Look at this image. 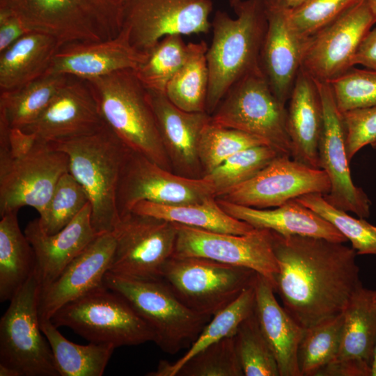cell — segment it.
<instances>
[{"label":"cell","instance_id":"1","mask_svg":"<svg viewBox=\"0 0 376 376\" xmlns=\"http://www.w3.org/2000/svg\"><path fill=\"white\" fill-rule=\"evenodd\" d=\"M279 265L274 292L304 329L343 312L362 285L356 251L326 239L272 231Z\"/></svg>","mask_w":376,"mask_h":376},{"label":"cell","instance_id":"2","mask_svg":"<svg viewBox=\"0 0 376 376\" xmlns=\"http://www.w3.org/2000/svg\"><path fill=\"white\" fill-rule=\"evenodd\" d=\"M233 10L235 18L217 10L211 21L212 40L206 54L210 115L235 83L261 71L260 56L267 28L265 0H242Z\"/></svg>","mask_w":376,"mask_h":376},{"label":"cell","instance_id":"3","mask_svg":"<svg viewBox=\"0 0 376 376\" xmlns=\"http://www.w3.org/2000/svg\"><path fill=\"white\" fill-rule=\"evenodd\" d=\"M48 143L68 155L69 172L87 195L96 233H112L119 219L118 180L130 149L107 124L94 134Z\"/></svg>","mask_w":376,"mask_h":376},{"label":"cell","instance_id":"4","mask_svg":"<svg viewBox=\"0 0 376 376\" xmlns=\"http://www.w3.org/2000/svg\"><path fill=\"white\" fill-rule=\"evenodd\" d=\"M103 120L131 150L171 171L148 90L133 69L88 80Z\"/></svg>","mask_w":376,"mask_h":376},{"label":"cell","instance_id":"5","mask_svg":"<svg viewBox=\"0 0 376 376\" xmlns=\"http://www.w3.org/2000/svg\"><path fill=\"white\" fill-rule=\"evenodd\" d=\"M31 31L56 38L61 45L113 38L121 31V0H5Z\"/></svg>","mask_w":376,"mask_h":376},{"label":"cell","instance_id":"6","mask_svg":"<svg viewBox=\"0 0 376 376\" xmlns=\"http://www.w3.org/2000/svg\"><path fill=\"white\" fill-rule=\"evenodd\" d=\"M104 285L122 295L152 331L154 343L174 354L191 345L212 317L185 305L161 279H137L107 272Z\"/></svg>","mask_w":376,"mask_h":376},{"label":"cell","instance_id":"7","mask_svg":"<svg viewBox=\"0 0 376 376\" xmlns=\"http://www.w3.org/2000/svg\"><path fill=\"white\" fill-rule=\"evenodd\" d=\"M89 343L116 348L154 342L152 331L130 304L105 285L61 307L51 318Z\"/></svg>","mask_w":376,"mask_h":376},{"label":"cell","instance_id":"8","mask_svg":"<svg viewBox=\"0 0 376 376\" xmlns=\"http://www.w3.org/2000/svg\"><path fill=\"white\" fill-rule=\"evenodd\" d=\"M40 289L35 271L9 301L0 320V365L11 368L19 376H59L40 328Z\"/></svg>","mask_w":376,"mask_h":376},{"label":"cell","instance_id":"9","mask_svg":"<svg viewBox=\"0 0 376 376\" xmlns=\"http://www.w3.org/2000/svg\"><path fill=\"white\" fill-rule=\"evenodd\" d=\"M258 273L198 257H171L162 279L190 309L212 317L255 283Z\"/></svg>","mask_w":376,"mask_h":376},{"label":"cell","instance_id":"10","mask_svg":"<svg viewBox=\"0 0 376 376\" xmlns=\"http://www.w3.org/2000/svg\"><path fill=\"white\" fill-rule=\"evenodd\" d=\"M286 113L260 71L235 83L210 116L213 124L256 136L279 155L291 157Z\"/></svg>","mask_w":376,"mask_h":376},{"label":"cell","instance_id":"11","mask_svg":"<svg viewBox=\"0 0 376 376\" xmlns=\"http://www.w3.org/2000/svg\"><path fill=\"white\" fill-rule=\"evenodd\" d=\"M112 233L116 247L109 272L137 279H162L175 249L173 223L131 211L119 216Z\"/></svg>","mask_w":376,"mask_h":376},{"label":"cell","instance_id":"12","mask_svg":"<svg viewBox=\"0 0 376 376\" xmlns=\"http://www.w3.org/2000/svg\"><path fill=\"white\" fill-rule=\"evenodd\" d=\"M174 257H198L253 269L274 286L279 265L271 230L245 235L217 233L175 224Z\"/></svg>","mask_w":376,"mask_h":376},{"label":"cell","instance_id":"13","mask_svg":"<svg viewBox=\"0 0 376 376\" xmlns=\"http://www.w3.org/2000/svg\"><path fill=\"white\" fill-rule=\"evenodd\" d=\"M211 197H215L214 190L203 178L180 175L130 150L121 169L116 205L120 216L141 201L175 205Z\"/></svg>","mask_w":376,"mask_h":376},{"label":"cell","instance_id":"14","mask_svg":"<svg viewBox=\"0 0 376 376\" xmlns=\"http://www.w3.org/2000/svg\"><path fill=\"white\" fill-rule=\"evenodd\" d=\"M212 8V0H128L122 29L134 47L146 52L166 36L207 33Z\"/></svg>","mask_w":376,"mask_h":376},{"label":"cell","instance_id":"15","mask_svg":"<svg viewBox=\"0 0 376 376\" xmlns=\"http://www.w3.org/2000/svg\"><path fill=\"white\" fill-rule=\"evenodd\" d=\"M331 183L322 169L279 155L251 179L216 198L258 209L282 205L308 194H328Z\"/></svg>","mask_w":376,"mask_h":376},{"label":"cell","instance_id":"16","mask_svg":"<svg viewBox=\"0 0 376 376\" xmlns=\"http://www.w3.org/2000/svg\"><path fill=\"white\" fill-rule=\"evenodd\" d=\"M68 172V155L40 142L25 157L0 166L1 217L24 206L33 207L40 215Z\"/></svg>","mask_w":376,"mask_h":376},{"label":"cell","instance_id":"17","mask_svg":"<svg viewBox=\"0 0 376 376\" xmlns=\"http://www.w3.org/2000/svg\"><path fill=\"white\" fill-rule=\"evenodd\" d=\"M376 24L365 0L304 41L301 68L312 78L330 82L354 67L355 54Z\"/></svg>","mask_w":376,"mask_h":376},{"label":"cell","instance_id":"18","mask_svg":"<svg viewBox=\"0 0 376 376\" xmlns=\"http://www.w3.org/2000/svg\"><path fill=\"white\" fill-rule=\"evenodd\" d=\"M321 99L323 123L319 142L320 167L327 174L331 189L324 196L328 203L360 218L370 216V201L352 179L345 149L342 114L329 82L314 79Z\"/></svg>","mask_w":376,"mask_h":376},{"label":"cell","instance_id":"19","mask_svg":"<svg viewBox=\"0 0 376 376\" xmlns=\"http://www.w3.org/2000/svg\"><path fill=\"white\" fill-rule=\"evenodd\" d=\"M105 125L88 81L70 76L38 119L22 130L48 143L90 135Z\"/></svg>","mask_w":376,"mask_h":376},{"label":"cell","instance_id":"20","mask_svg":"<svg viewBox=\"0 0 376 376\" xmlns=\"http://www.w3.org/2000/svg\"><path fill=\"white\" fill-rule=\"evenodd\" d=\"M343 314L338 353L318 376H371L376 349V290L361 285Z\"/></svg>","mask_w":376,"mask_h":376},{"label":"cell","instance_id":"21","mask_svg":"<svg viewBox=\"0 0 376 376\" xmlns=\"http://www.w3.org/2000/svg\"><path fill=\"white\" fill-rule=\"evenodd\" d=\"M116 240L112 233L98 235L48 285L40 289V320H49L65 304L104 286Z\"/></svg>","mask_w":376,"mask_h":376},{"label":"cell","instance_id":"22","mask_svg":"<svg viewBox=\"0 0 376 376\" xmlns=\"http://www.w3.org/2000/svg\"><path fill=\"white\" fill-rule=\"evenodd\" d=\"M130 43L122 29L111 39L73 42L60 47L45 74L65 75L91 79L124 69H136L147 58Z\"/></svg>","mask_w":376,"mask_h":376},{"label":"cell","instance_id":"23","mask_svg":"<svg viewBox=\"0 0 376 376\" xmlns=\"http://www.w3.org/2000/svg\"><path fill=\"white\" fill-rule=\"evenodd\" d=\"M148 92L172 171L187 178H203L198 145L201 132L210 121L211 116L206 111L182 110L165 93Z\"/></svg>","mask_w":376,"mask_h":376},{"label":"cell","instance_id":"24","mask_svg":"<svg viewBox=\"0 0 376 376\" xmlns=\"http://www.w3.org/2000/svg\"><path fill=\"white\" fill-rule=\"evenodd\" d=\"M24 234L36 256V273L41 288L48 285L98 235L91 223V207L87 203L76 217L54 234H47L38 219L29 221Z\"/></svg>","mask_w":376,"mask_h":376},{"label":"cell","instance_id":"25","mask_svg":"<svg viewBox=\"0 0 376 376\" xmlns=\"http://www.w3.org/2000/svg\"><path fill=\"white\" fill-rule=\"evenodd\" d=\"M266 8L267 28L260 67L274 95L285 105L301 69L305 40L289 27L282 9Z\"/></svg>","mask_w":376,"mask_h":376},{"label":"cell","instance_id":"26","mask_svg":"<svg viewBox=\"0 0 376 376\" xmlns=\"http://www.w3.org/2000/svg\"><path fill=\"white\" fill-rule=\"evenodd\" d=\"M288 102L286 127L292 145L291 157L308 166L321 169L319 142L322 106L314 79L301 68Z\"/></svg>","mask_w":376,"mask_h":376},{"label":"cell","instance_id":"27","mask_svg":"<svg viewBox=\"0 0 376 376\" xmlns=\"http://www.w3.org/2000/svg\"><path fill=\"white\" fill-rule=\"evenodd\" d=\"M255 313L277 362L280 376H301L297 349L305 329L278 303L271 283L258 274Z\"/></svg>","mask_w":376,"mask_h":376},{"label":"cell","instance_id":"28","mask_svg":"<svg viewBox=\"0 0 376 376\" xmlns=\"http://www.w3.org/2000/svg\"><path fill=\"white\" fill-rule=\"evenodd\" d=\"M228 214L254 228H265L283 235H302L345 243L347 239L331 223L296 199L275 209H258L217 198Z\"/></svg>","mask_w":376,"mask_h":376},{"label":"cell","instance_id":"29","mask_svg":"<svg viewBox=\"0 0 376 376\" xmlns=\"http://www.w3.org/2000/svg\"><path fill=\"white\" fill-rule=\"evenodd\" d=\"M61 46L54 37L32 31L0 52V92L15 90L43 76Z\"/></svg>","mask_w":376,"mask_h":376},{"label":"cell","instance_id":"30","mask_svg":"<svg viewBox=\"0 0 376 376\" xmlns=\"http://www.w3.org/2000/svg\"><path fill=\"white\" fill-rule=\"evenodd\" d=\"M131 211L171 223L217 233L245 235L254 229L249 224L226 213L215 197L202 202L175 205L141 201Z\"/></svg>","mask_w":376,"mask_h":376},{"label":"cell","instance_id":"31","mask_svg":"<svg viewBox=\"0 0 376 376\" xmlns=\"http://www.w3.org/2000/svg\"><path fill=\"white\" fill-rule=\"evenodd\" d=\"M17 212L1 217L0 301H10L36 271V256L19 228Z\"/></svg>","mask_w":376,"mask_h":376},{"label":"cell","instance_id":"32","mask_svg":"<svg viewBox=\"0 0 376 376\" xmlns=\"http://www.w3.org/2000/svg\"><path fill=\"white\" fill-rule=\"evenodd\" d=\"M59 376H101L116 347L109 344L79 345L65 338L51 321L40 320Z\"/></svg>","mask_w":376,"mask_h":376},{"label":"cell","instance_id":"33","mask_svg":"<svg viewBox=\"0 0 376 376\" xmlns=\"http://www.w3.org/2000/svg\"><path fill=\"white\" fill-rule=\"evenodd\" d=\"M254 284L244 290L233 302L212 317L181 358L174 363L161 360L156 370L146 375L175 376L180 367L196 354L224 338L234 336L241 322L255 310Z\"/></svg>","mask_w":376,"mask_h":376},{"label":"cell","instance_id":"34","mask_svg":"<svg viewBox=\"0 0 376 376\" xmlns=\"http://www.w3.org/2000/svg\"><path fill=\"white\" fill-rule=\"evenodd\" d=\"M70 76L45 74L15 90L0 92V116L10 127L33 123Z\"/></svg>","mask_w":376,"mask_h":376},{"label":"cell","instance_id":"35","mask_svg":"<svg viewBox=\"0 0 376 376\" xmlns=\"http://www.w3.org/2000/svg\"><path fill=\"white\" fill-rule=\"evenodd\" d=\"M207 49L205 41L189 42L184 64L167 84L166 96L182 110L206 111L209 84Z\"/></svg>","mask_w":376,"mask_h":376},{"label":"cell","instance_id":"36","mask_svg":"<svg viewBox=\"0 0 376 376\" xmlns=\"http://www.w3.org/2000/svg\"><path fill=\"white\" fill-rule=\"evenodd\" d=\"M343 312L305 329L297 349L301 376H318L336 356L343 334Z\"/></svg>","mask_w":376,"mask_h":376},{"label":"cell","instance_id":"37","mask_svg":"<svg viewBox=\"0 0 376 376\" xmlns=\"http://www.w3.org/2000/svg\"><path fill=\"white\" fill-rule=\"evenodd\" d=\"M147 52V58L134 70L148 90L165 93L169 81L184 64L187 44L181 35H169L158 41Z\"/></svg>","mask_w":376,"mask_h":376},{"label":"cell","instance_id":"38","mask_svg":"<svg viewBox=\"0 0 376 376\" xmlns=\"http://www.w3.org/2000/svg\"><path fill=\"white\" fill-rule=\"evenodd\" d=\"M279 155L267 145L248 148L233 154L203 178L210 182L218 198L251 179Z\"/></svg>","mask_w":376,"mask_h":376},{"label":"cell","instance_id":"39","mask_svg":"<svg viewBox=\"0 0 376 376\" xmlns=\"http://www.w3.org/2000/svg\"><path fill=\"white\" fill-rule=\"evenodd\" d=\"M296 200L331 223L351 242L357 255H376V226L333 206L320 194H305Z\"/></svg>","mask_w":376,"mask_h":376},{"label":"cell","instance_id":"40","mask_svg":"<svg viewBox=\"0 0 376 376\" xmlns=\"http://www.w3.org/2000/svg\"><path fill=\"white\" fill-rule=\"evenodd\" d=\"M260 145L267 144L256 136L213 124L210 120L203 129L198 145V155L203 176L211 173L233 154Z\"/></svg>","mask_w":376,"mask_h":376},{"label":"cell","instance_id":"41","mask_svg":"<svg viewBox=\"0 0 376 376\" xmlns=\"http://www.w3.org/2000/svg\"><path fill=\"white\" fill-rule=\"evenodd\" d=\"M235 342L245 376H280L275 357L265 340L255 313L237 328Z\"/></svg>","mask_w":376,"mask_h":376},{"label":"cell","instance_id":"42","mask_svg":"<svg viewBox=\"0 0 376 376\" xmlns=\"http://www.w3.org/2000/svg\"><path fill=\"white\" fill-rule=\"evenodd\" d=\"M362 0H305L283 10L291 30L306 40L346 13Z\"/></svg>","mask_w":376,"mask_h":376},{"label":"cell","instance_id":"43","mask_svg":"<svg viewBox=\"0 0 376 376\" xmlns=\"http://www.w3.org/2000/svg\"><path fill=\"white\" fill-rule=\"evenodd\" d=\"M88 203L81 185L70 172L65 173L38 218L39 224L46 233L54 234L70 224Z\"/></svg>","mask_w":376,"mask_h":376},{"label":"cell","instance_id":"44","mask_svg":"<svg viewBox=\"0 0 376 376\" xmlns=\"http://www.w3.org/2000/svg\"><path fill=\"white\" fill-rule=\"evenodd\" d=\"M235 336L224 338L187 361L175 376H243Z\"/></svg>","mask_w":376,"mask_h":376},{"label":"cell","instance_id":"45","mask_svg":"<svg viewBox=\"0 0 376 376\" xmlns=\"http://www.w3.org/2000/svg\"><path fill=\"white\" fill-rule=\"evenodd\" d=\"M329 83L340 112L376 106V70L354 66Z\"/></svg>","mask_w":376,"mask_h":376},{"label":"cell","instance_id":"46","mask_svg":"<svg viewBox=\"0 0 376 376\" xmlns=\"http://www.w3.org/2000/svg\"><path fill=\"white\" fill-rule=\"evenodd\" d=\"M348 160L364 146L376 141V106L341 112Z\"/></svg>","mask_w":376,"mask_h":376},{"label":"cell","instance_id":"47","mask_svg":"<svg viewBox=\"0 0 376 376\" xmlns=\"http://www.w3.org/2000/svg\"><path fill=\"white\" fill-rule=\"evenodd\" d=\"M29 32L32 31L15 12L0 7V52Z\"/></svg>","mask_w":376,"mask_h":376},{"label":"cell","instance_id":"48","mask_svg":"<svg viewBox=\"0 0 376 376\" xmlns=\"http://www.w3.org/2000/svg\"><path fill=\"white\" fill-rule=\"evenodd\" d=\"M38 143L36 136L18 127H10L8 144L12 159H19L29 154Z\"/></svg>","mask_w":376,"mask_h":376},{"label":"cell","instance_id":"49","mask_svg":"<svg viewBox=\"0 0 376 376\" xmlns=\"http://www.w3.org/2000/svg\"><path fill=\"white\" fill-rule=\"evenodd\" d=\"M354 65L376 70V26L373 27L361 42L354 58Z\"/></svg>","mask_w":376,"mask_h":376},{"label":"cell","instance_id":"50","mask_svg":"<svg viewBox=\"0 0 376 376\" xmlns=\"http://www.w3.org/2000/svg\"><path fill=\"white\" fill-rule=\"evenodd\" d=\"M305 0H265L266 5L279 9H290L301 3Z\"/></svg>","mask_w":376,"mask_h":376},{"label":"cell","instance_id":"51","mask_svg":"<svg viewBox=\"0 0 376 376\" xmlns=\"http://www.w3.org/2000/svg\"><path fill=\"white\" fill-rule=\"evenodd\" d=\"M0 376H19V375L11 368L0 365Z\"/></svg>","mask_w":376,"mask_h":376},{"label":"cell","instance_id":"52","mask_svg":"<svg viewBox=\"0 0 376 376\" xmlns=\"http://www.w3.org/2000/svg\"><path fill=\"white\" fill-rule=\"evenodd\" d=\"M370 9L376 17V0H365Z\"/></svg>","mask_w":376,"mask_h":376},{"label":"cell","instance_id":"53","mask_svg":"<svg viewBox=\"0 0 376 376\" xmlns=\"http://www.w3.org/2000/svg\"><path fill=\"white\" fill-rule=\"evenodd\" d=\"M371 376H376V349H375V352L373 363L372 375Z\"/></svg>","mask_w":376,"mask_h":376},{"label":"cell","instance_id":"54","mask_svg":"<svg viewBox=\"0 0 376 376\" xmlns=\"http://www.w3.org/2000/svg\"><path fill=\"white\" fill-rule=\"evenodd\" d=\"M242 0H228L230 6L233 9Z\"/></svg>","mask_w":376,"mask_h":376},{"label":"cell","instance_id":"55","mask_svg":"<svg viewBox=\"0 0 376 376\" xmlns=\"http://www.w3.org/2000/svg\"><path fill=\"white\" fill-rule=\"evenodd\" d=\"M371 146H372L374 149H376V141H375L374 143H373L371 144Z\"/></svg>","mask_w":376,"mask_h":376},{"label":"cell","instance_id":"56","mask_svg":"<svg viewBox=\"0 0 376 376\" xmlns=\"http://www.w3.org/2000/svg\"><path fill=\"white\" fill-rule=\"evenodd\" d=\"M123 3L126 2L128 0H121Z\"/></svg>","mask_w":376,"mask_h":376},{"label":"cell","instance_id":"57","mask_svg":"<svg viewBox=\"0 0 376 376\" xmlns=\"http://www.w3.org/2000/svg\"><path fill=\"white\" fill-rule=\"evenodd\" d=\"M5 1V0H0V2H2V1Z\"/></svg>","mask_w":376,"mask_h":376}]
</instances>
